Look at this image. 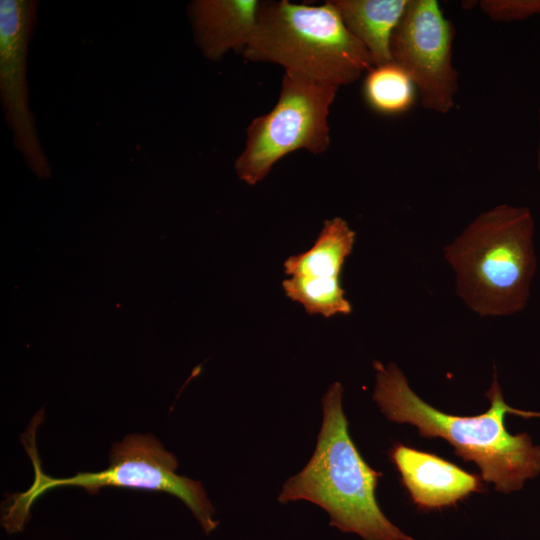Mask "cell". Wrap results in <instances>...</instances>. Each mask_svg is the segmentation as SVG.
I'll list each match as a JSON object with an SVG mask.
<instances>
[{
	"label": "cell",
	"instance_id": "6da1fadb",
	"mask_svg": "<svg viewBox=\"0 0 540 540\" xmlns=\"http://www.w3.org/2000/svg\"><path fill=\"white\" fill-rule=\"evenodd\" d=\"M374 370L372 398L389 420L414 425L424 438L445 439L463 461L476 463L482 480L493 483L497 491L520 490L527 479L540 474V446L525 432L510 434L504 422L507 413L524 417H540V413L507 405L496 372L485 393L490 408L476 416H456L421 399L395 363L375 361Z\"/></svg>",
	"mask_w": 540,
	"mask_h": 540
},
{
	"label": "cell",
	"instance_id": "7a4b0ae2",
	"mask_svg": "<svg viewBox=\"0 0 540 540\" xmlns=\"http://www.w3.org/2000/svg\"><path fill=\"white\" fill-rule=\"evenodd\" d=\"M535 221L529 208L499 204L480 213L443 248L455 289L480 317L524 310L537 270Z\"/></svg>",
	"mask_w": 540,
	"mask_h": 540
},
{
	"label": "cell",
	"instance_id": "3957f363",
	"mask_svg": "<svg viewBox=\"0 0 540 540\" xmlns=\"http://www.w3.org/2000/svg\"><path fill=\"white\" fill-rule=\"evenodd\" d=\"M342 395L340 382L327 389L315 450L306 466L284 482L278 501L318 505L329 514L332 527L364 540H414L378 505L376 487L382 474L366 463L352 441Z\"/></svg>",
	"mask_w": 540,
	"mask_h": 540
},
{
	"label": "cell",
	"instance_id": "277c9868",
	"mask_svg": "<svg viewBox=\"0 0 540 540\" xmlns=\"http://www.w3.org/2000/svg\"><path fill=\"white\" fill-rule=\"evenodd\" d=\"M44 410L34 416L22 443L34 467V480L22 493L7 495L2 504V526L7 533L22 531L30 517V509L46 492L66 486L85 489L96 495L104 487L163 491L179 498L192 512L203 531L208 535L219 521L215 509L200 481L176 473V457L164 449L152 434H129L113 444L109 453L110 465L99 472H78L67 478H54L43 472L35 447L36 429Z\"/></svg>",
	"mask_w": 540,
	"mask_h": 540
},
{
	"label": "cell",
	"instance_id": "5b68a950",
	"mask_svg": "<svg viewBox=\"0 0 540 540\" xmlns=\"http://www.w3.org/2000/svg\"><path fill=\"white\" fill-rule=\"evenodd\" d=\"M242 56L339 87L353 84L373 67L331 0L322 5L261 1Z\"/></svg>",
	"mask_w": 540,
	"mask_h": 540
},
{
	"label": "cell",
	"instance_id": "8992f818",
	"mask_svg": "<svg viewBox=\"0 0 540 540\" xmlns=\"http://www.w3.org/2000/svg\"><path fill=\"white\" fill-rule=\"evenodd\" d=\"M338 89L285 70L276 104L253 118L246 129L244 149L234 163L237 177L254 186L291 152L324 153L330 146L328 116Z\"/></svg>",
	"mask_w": 540,
	"mask_h": 540
},
{
	"label": "cell",
	"instance_id": "52a82bcc",
	"mask_svg": "<svg viewBox=\"0 0 540 540\" xmlns=\"http://www.w3.org/2000/svg\"><path fill=\"white\" fill-rule=\"evenodd\" d=\"M454 37L455 28L437 1L408 0L390 42L392 62L409 75L421 105L436 113H448L458 91Z\"/></svg>",
	"mask_w": 540,
	"mask_h": 540
},
{
	"label": "cell",
	"instance_id": "ba28073f",
	"mask_svg": "<svg viewBox=\"0 0 540 540\" xmlns=\"http://www.w3.org/2000/svg\"><path fill=\"white\" fill-rule=\"evenodd\" d=\"M38 1H0V99L13 144L38 179H49L52 169L40 143L29 105L27 56L37 22Z\"/></svg>",
	"mask_w": 540,
	"mask_h": 540
},
{
	"label": "cell",
	"instance_id": "9c48e42d",
	"mask_svg": "<svg viewBox=\"0 0 540 540\" xmlns=\"http://www.w3.org/2000/svg\"><path fill=\"white\" fill-rule=\"evenodd\" d=\"M355 238L343 218L325 220L312 247L284 261V272L289 276L282 281L286 296L310 315L329 318L350 314L352 306L341 287L340 275Z\"/></svg>",
	"mask_w": 540,
	"mask_h": 540
},
{
	"label": "cell",
	"instance_id": "30bf717a",
	"mask_svg": "<svg viewBox=\"0 0 540 540\" xmlns=\"http://www.w3.org/2000/svg\"><path fill=\"white\" fill-rule=\"evenodd\" d=\"M413 503L422 510L456 504L472 492L483 490L482 478L433 454L401 443L389 452Z\"/></svg>",
	"mask_w": 540,
	"mask_h": 540
},
{
	"label": "cell",
	"instance_id": "8fae6325",
	"mask_svg": "<svg viewBox=\"0 0 540 540\" xmlns=\"http://www.w3.org/2000/svg\"><path fill=\"white\" fill-rule=\"evenodd\" d=\"M259 0H193L187 16L195 43L210 61L242 54L254 29Z\"/></svg>",
	"mask_w": 540,
	"mask_h": 540
},
{
	"label": "cell",
	"instance_id": "7c38bea8",
	"mask_svg": "<svg viewBox=\"0 0 540 540\" xmlns=\"http://www.w3.org/2000/svg\"><path fill=\"white\" fill-rule=\"evenodd\" d=\"M345 26L368 51L373 66L392 62L390 42L408 0H331Z\"/></svg>",
	"mask_w": 540,
	"mask_h": 540
},
{
	"label": "cell",
	"instance_id": "4fadbf2b",
	"mask_svg": "<svg viewBox=\"0 0 540 540\" xmlns=\"http://www.w3.org/2000/svg\"><path fill=\"white\" fill-rule=\"evenodd\" d=\"M415 88L409 75L394 62H389L373 66L367 72L363 95L374 111L384 115H398L411 108Z\"/></svg>",
	"mask_w": 540,
	"mask_h": 540
},
{
	"label": "cell",
	"instance_id": "5bb4252c",
	"mask_svg": "<svg viewBox=\"0 0 540 540\" xmlns=\"http://www.w3.org/2000/svg\"><path fill=\"white\" fill-rule=\"evenodd\" d=\"M479 7L497 22L521 21L540 15V0H482Z\"/></svg>",
	"mask_w": 540,
	"mask_h": 540
},
{
	"label": "cell",
	"instance_id": "9a60e30c",
	"mask_svg": "<svg viewBox=\"0 0 540 540\" xmlns=\"http://www.w3.org/2000/svg\"><path fill=\"white\" fill-rule=\"evenodd\" d=\"M538 124H539V141H538V148L536 153V165L540 172V108L538 112Z\"/></svg>",
	"mask_w": 540,
	"mask_h": 540
}]
</instances>
